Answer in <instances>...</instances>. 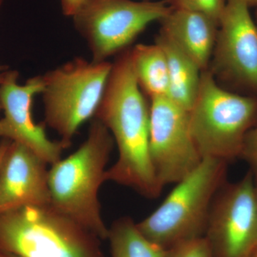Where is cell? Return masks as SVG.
Returning <instances> with one entry per match:
<instances>
[{"mask_svg":"<svg viewBox=\"0 0 257 257\" xmlns=\"http://www.w3.org/2000/svg\"><path fill=\"white\" fill-rule=\"evenodd\" d=\"M130 50L121 52L112 63L94 118L108 128L117 147V160L106 170L105 182H114L155 199L163 188L150 158V104L135 77Z\"/></svg>","mask_w":257,"mask_h":257,"instance_id":"obj_1","label":"cell"},{"mask_svg":"<svg viewBox=\"0 0 257 257\" xmlns=\"http://www.w3.org/2000/svg\"><path fill=\"white\" fill-rule=\"evenodd\" d=\"M114 145L108 128L94 118L85 141L49 170L50 205L101 240L107 239L109 228L101 216L99 191Z\"/></svg>","mask_w":257,"mask_h":257,"instance_id":"obj_2","label":"cell"},{"mask_svg":"<svg viewBox=\"0 0 257 257\" xmlns=\"http://www.w3.org/2000/svg\"><path fill=\"white\" fill-rule=\"evenodd\" d=\"M99 240L51 205L0 214V250L15 257H105Z\"/></svg>","mask_w":257,"mask_h":257,"instance_id":"obj_3","label":"cell"},{"mask_svg":"<svg viewBox=\"0 0 257 257\" xmlns=\"http://www.w3.org/2000/svg\"><path fill=\"white\" fill-rule=\"evenodd\" d=\"M226 163L203 158L156 210L137 223L140 231L165 250L205 236L211 206L224 184Z\"/></svg>","mask_w":257,"mask_h":257,"instance_id":"obj_4","label":"cell"},{"mask_svg":"<svg viewBox=\"0 0 257 257\" xmlns=\"http://www.w3.org/2000/svg\"><path fill=\"white\" fill-rule=\"evenodd\" d=\"M188 112L191 134L202 158L227 162L242 153L256 119L257 98L230 92L206 69Z\"/></svg>","mask_w":257,"mask_h":257,"instance_id":"obj_5","label":"cell"},{"mask_svg":"<svg viewBox=\"0 0 257 257\" xmlns=\"http://www.w3.org/2000/svg\"><path fill=\"white\" fill-rule=\"evenodd\" d=\"M112 63L76 57L42 75L45 124L69 147L80 126L94 114Z\"/></svg>","mask_w":257,"mask_h":257,"instance_id":"obj_6","label":"cell"},{"mask_svg":"<svg viewBox=\"0 0 257 257\" xmlns=\"http://www.w3.org/2000/svg\"><path fill=\"white\" fill-rule=\"evenodd\" d=\"M171 10L162 1L87 0L72 19L92 61L101 62L128 49L149 25L161 21Z\"/></svg>","mask_w":257,"mask_h":257,"instance_id":"obj_7","label":"cell"},{"mask_svg":"<svg viewBox=\"0 0 257 257\" xmlns=\"http://www.w3.org/2000/svg\"><path fill=\"white\" fill-rule=\"evenodd\" d=\"M150 104V158L163 188L180 182L203 158L191 134L188 111L169 96L152 98Z\"/></svg>","mask_w":257,"mask_h":257,"instance_id":"obj_8","label":"cell"},{"mask_svg":"<svg viewBox=\"0 0 257 257\" xmlns=\"http://www.w3.org/2000/svg\"><path fill=\"white\" fill-rule=\"evenodd\" d=\"M205 237L214 257H251L257 248V199L252 172L219 189Z\"/></svg>","mask_w":257,"mask_h":257,"instance_id":"obj_9","label":"cell"},{"mask_svg":"<svg viewBox=\"0 0 257 257\" xmlns=\"http://www.w3.org/2000/svg\"><path fill=\"white\" fill-rule=\"evenodd\" d=\"M244 0H226L208 70L216 82L257 94V26Z\"/></svg>","mask_w":257,"mask_h":257,"instance_id":"obj_10","label":"cell"},{"mask_svg":"<svg viewBox=\"0 0 257 257\" xmlns=\"http://www.w3.org/2000/svg\"><path fill=\"white\" fill-rule=\"evenodd\" d=\"M18 71L8 70L0 85V103L4 111L0 118V138L23 144L48 165H53L69 147L61 140H50L46 124H36L32 118L34 97L44 89L42 75L28 79L23 85L18 84Z\"/></svg>","mask_w":257,"mask_h":257,"instance_id":"obj_11","label":"cell"},{"mask_svg":"<svg viewBox=\"0 0 257 257\" xmlns=\"http://www.w3.org/2000/svg\"><path fill=\"white\" fill-rule=\"evenodd\" d=\"M48 164L10 140L0 162V214L25 206L50 205Z\"/></svg>","mask_w":257,"mask_h":257,"instance_id":"obj_12","label":"cell"},{"mask_svg":"<svg viewBox=\"0 0 257 257\" xmlns=\"http://www.w3.org/2000/svg\"><path fill=\"white\" fill-rule=\"evenodd\" d=\"M161 23L160 33L170 39L202 71L207 69L215 44L218 23L201 13L172 7Z\"/></svg>","mask_w":257,"mask_h":257,"instance_id":"obj_13","label":"cell"},{"mask_svg":"<svg viewBox=\"0 0 257 257\" xmlns=\"http://www.w3.org/2000/svg\"><path fill=\"white\" fill-rule=\"evenodd\" d=\"M155 42L163 49L168 64L169 97L189 111L200 85L202 69L170 39L160 33Z\"/></svg>","mask_w":257,"mask_h":257,"instance_id":"obj_14","label":"cell"},{"mask_svg":"<svg viewBox=\"0 0 257 257\" xmlns=\"http://www.w3.org/2000/svg\"><path fill=\"white\" fill-rule=\"evenodd\" d=\"M130 59L135 77L143 92L152 98L168 96V64L163 49L153 45L138 44L130 48Z\"/></svg>","mask_w":257,"mask_h":257,"instance_id":"obj_15","label":"cell"},{"mask_svg":"<svg viewBox=\"0 0 257 257\" xmlns=\"http://www.w3.org/2000/svg\"><path fill=\"white\" fill-rule=\"evenodd\" d=\"M111 257H165L166 250L147 239L130 217L116 219L109 228Z\"/></svg>","mask_w":257,"mask_h":257,"instance_id":"obj_16","label":"cell"},{"mask_svg":"<svg viewBox=\"0 0 257 257\" xmlns=\"http://www.w3.org/2000/svg\"><path fill=\"white\" fill-rule=\"evenodd\" d=\"M172 8L201 13L219 23L226 0H171Z\"/></svg>","mask_w":257,"mask_h":257,"instance_id":"obj_17","label":"cell"},{"mask_svg":"<svg viewBox=\"0 0 257 257\" xmlns=\"http://www.w3.org/2000/svg\"><path fill=\"white\" fill-rule=\"evenodd\" d=\"M165 257H214L205 236L184 241L166 250Z\"/></svg>","mask_w":257,"mask_h":257,"instance_id":"obj_18","label":"cell"},{"mask_svg":"<svg viewBox=\"0 0 257 257\" xmlns=\"http://www.w3.org/2000/svg\"><path fill=\"white\" fill-rule=\"evenodd\" d=\"M241 155L249 162L257 178V125L246 135Z\"/></svg>","mask_w":257,"mask_h":257,"instance_id":"obj_19","label":"cell"},{"mask_svg":"<svg viewBox=\"0 0 257 257\" xmlns=\"http://www.w3.org/2000/svg\"><path fill=\"white\" fill-rule=\"evenodd\" d=\"M87 0H60L62 13L65 16L73 18Z\"/></svg>","mask_w":257,"mask_h":257,"instance_id":"obj_20","label":"cell"},{"mask_svg":"<svg viewBox=\"0 0 257 257\" xmlns=\"http://www.w3.org/2000/svg\"><path fill=\"white\" fill-rule=\"evenodd\" d=\"M10 140L8 139H2L0 141V162L3 160V157L4 156L5 151L9 145Z\"/></svg>","mask_w":257,"mask_h":257,"instance_id":"obj_21","label":"cell"},{"mask_svg":"<svg viewBox=\"0 0 257 257\" xmlns=\"http://www.w3.org/2000/svg\"><path fill=\"white\" fill-rule=\"evenodd\" d=\"M7 72H8V68L5 66L0 64V85L4 80L5 75H6ZM3 111V108H2L1 103H0V113Z\"/></svg>","mask_w":257,"mask_h":257,"instance_id":"obj_22","label":"cell"},{"mask_svg":"<svg viewBox=\"0 0 257 257\" xmlns=\"http://www.w3.org/2000/svg\"><path fill=\"white\" fill-rule=\"evenodd\" d=\"M248 6H253V5H257V0H244Z\"/></svg>","mask_w":257,"mask_h":257,"instance_id":"obj_23","label":"cell"},{"mask_svg":"<svg viewBox=\"0 0 257 257\" xmlns=\"http://www.w3.org/2000/svg\"><path fill=\"white\" fill-rule=\"evenodd\" d=\"M0 257H15V256H13V255L10 254V253L5 252V251H2V250H0Z\"/></svg>","mask_w":257,"mask_h":257,"instance_id":"obj_24","label":"cell"},{"mask_svg":"<svg viewBox=\"0 0 257 257\" xmlns=\"http://www.w3.org/2000/svg\"><path fill=\"white\" fill-rule=\"evenodd\" d=\"M251 257H257V248L254 250Z\"/></svg>","mask_w":257,"mask_h":257,"instance_id":"obj_25","label":"cell"},{"mask_svg":"<svg viewBox=\"0 0 257 257\" xmlns=\"http://www.w3.org/2000/svg\"><path fill=\"white\" fill-rule=\"evenodd\" d=\"M256 199H257V185L256 186Z\"/></svg>","mask_w":257,"mask_h":257,"instance_id":"obj_26","label":"cell"},{"mask_svg":"<svg viewBox=\"0 0 257 257\" xmlns=\"http://www.w3.org/2000/svg\"><path fill=\"white\" fill-rule=\"evenodd\" d=\"M3 0H0V6H1L2 3H3Z\"/></svg>","mask_w":257,"mask_h":257,"instance_id":"obj_27","label":"cell"}]
</instances>
